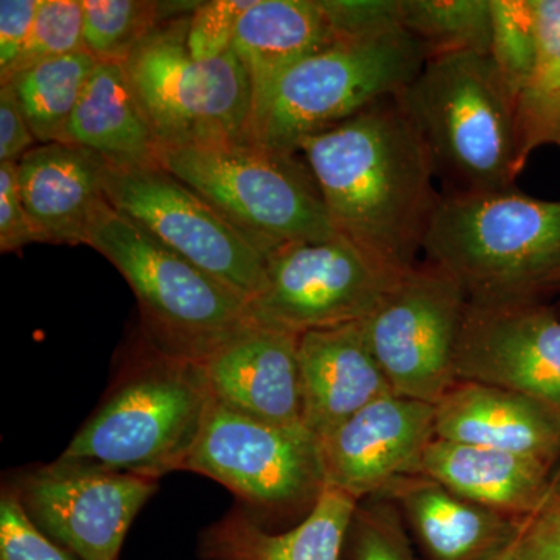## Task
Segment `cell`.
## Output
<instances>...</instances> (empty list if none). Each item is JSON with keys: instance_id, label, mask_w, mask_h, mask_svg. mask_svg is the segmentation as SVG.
Returning <instances> with one entry per match:
<instances>
[{"instance_id": "cell-1", "label": "cell", "mask_w": 560, "mask_h": 560, "mask_svg": "<svg viewBox=\"0 0 560 560\" xmlns=\"http://www.w3.org/2000/svg\"><path fill=\"white\" fill-rule=\"evenodd\" d=\"M338 234L393 270L418 265L441 195L425 145L397 97L301 143Z\"/></svg>"}, {"instance_id": "cell-2", "label": "cell", "mask_w": 560, "mask_h": 560, "mask_svg": "<svg viewBox=\"0 0 560 560\" xmlns=\"http://www.w3.org/2000/svg\"><path fill=\"white\" fill-rule=\"evenodd\" d=\"M422 253L469 304L536 302L560 282V201L515 189L441 195Z\"/></svg>"}, {"instance_id": "cell-3", "label": "cell", "mask_w": 560, "mask_h": 560, "mask_svg": "<svg viewBox=\"0 0 560 560\" xmlns=\"http://www.w3.org/2000/svg\"><path fill=\"white\" fill-rule=\"evenodd\" d=\"M397 101L447 194L514 189L515 101L490 55L431 57Z\"/></svg>"}, {"instance_id": "cell-4", "label": "cell", "mask_w": 560, "mask_h": 560, "mask_svg": "<svg viewBox=\"0 0 560 560\" xmlns=\"http://www.w3.org/2000/svg\"><path fill=\"white\" fill-rule=\"evenodd\" d=\"M213 401L201 363L151 346L55 463L151 480L186 470Z\"/></svg>"}, {"instance_id": "cell-5", "label": "cell", "mask_w": 560, "mask_h": 560, "mask_svg": "<svg viewBox=\"0 0 560 560\" xmlns=\"http://www.w3.org/2000/svg\"><path fill=\"white\" fill-rule=\"evenodd\" d=\"M425 61V49L401 27L337 40L254 97L249 142L300 154L305 139L397 97Z\"/></svg>"}, {"instance_id": "cell-6", "label": "cell", "mask_w": 560, "mask_h": 560, "mask_svg": "<svg viewBox=\"0 0 560 560\" xmlns=\"http://www.w3.org/2000/svg\"><path fill=\"white\" fill-rule=\"evenodd\" d=\"M86 245L127 280L147 341L165 355L202 364L253 324L245 298L106 201L95 213Z\"/></svg>"}, {"instance_id": "cell-7", "label": "cell", "mask_w": 560, "mask_h": 560, "mask_svg": "<svg viewBox=\"0 0 560 560\" xmlns=\"http://www.w3.org/2000/svg\"><path fill=\"white\" fill-rule=\"evenodd\" d=\"M298 156L235 143L162 149L160 162L268 257L291 243L338 235Z\"/></svg>"}, {"instance_id": "cell-8", "label": "cell", "mask_w": 560, "mask_h": 560, "mask_svg": "<svg viewBox=\"0 0 560 560\" xmlns=\"http://www.w3.org/2000/svg\"><path fill=\"white\" fill-rule=\"evenodd\" d=\"M190 14L162 22L124 62L132 91L162 149L250 143L248 69L234 50L195 60L187 49Z\"/></svg>"}, {"instance_id": "cell-9", "label": "cell", "mask_w": 560, "mask_h": 560, "mask_svg": "<svg viewBox=\"0 0 560 560\" xmlns=\"http://www.w3.org/2000/svg\"><path fill=\"white\" fill-rule=\"evenodd\" d=\"M407 272L393 270L341 234L291 243L268 256L267 285L249 302L250 319L298 335L361 323Z\"/></svg>"}, {"instance_id": "cell-10", "label": "cell", "mask_w": 560, "mask_h": 560, "mask_svg": "<svg viewBox=\"0 0 560 560\" xmlns=\"http://www.w3.org/2000/svg\"><path fill=\"white\" fill-rule=\"evenodd\" d=\"M186 470L226 486L250 514H308L326 488L319 441L304 425H271L217 401Z\"/></svg>"}, {"instance_id": "cell-11", "label": "cell", "mask_w": 560, "mask_h": 560, "mask_svg": "<svg viewBox=\"0 0 560 560\" xmlns=\"http://www.w3.org/2000/svg\"><path fill=\"white\" fill-rule=\"evenodd\" d=\"M467 307L463 287L425 260L361 320L364 340L394 394L436 405L455 385L456 348Z\"/></svg>"}, {"instance_id": "cell-12", "label": "cell", "mask_w": 560, "mask_h": 560, "mask_svg": "<svg viewBox=\"0 0 560 560\" xmlns=\"http://www.w3.org/2000/svg\"><path fill=\"white\" fill-rule=\"evenodd\" d=\"M109 206L246 301L267 285L268 257L164 167L106 168Z\"/></svg>"}, {"instance_id": "cell-13", "label": "cell", "mask_w": 560, "mask_h": 560, "mask_svg": "<svg viewBox=\"0 0 560 560\" xmlns=\"http://www.w3.org/2000/svg\"><path fill=\"white\" fill-rule=\"evenodd\" d=\"M22 504L51 540L81 560H119L132 522L158 480L114 471L49 466L22 480Z\"/></svg>"}, {"instance_id": "cell-14", "label": "cell", "mask_w": 560, "mask_h": 560, "mask_svg": "<svg viewBox=\"0 0 560 560\" xmlns=\"http://www.w3.org/2000/svg\"><path fill=\"white\" fill-rule=\"evenodd\" d=\"M455 375L514 390L560 415V319L536 302L469 304Z\"/></svg>"}, {"instance_id": "cell-15", "label": "cell", "mask_w": 560, "mask_h": 560, "mask_svg": "<svg viewBox=\"0 0 560 560\" xmlns=\"http://www.w3.org/2000/svg\"><path fill=\"white\" fill-rule=\"evenodd\" d=\"M433 440L434 405L389 394L319 441L326 486L370 499L411 475Z\"/></svg>"}, {"instance_id": "cell-16", "label": "cell", "mask_w": 560, "mask_h": 560, "mask_svg": "<svg viewBox=\"0 0 560 560\" xmlns=\"http://www.w3.org/2000/svg\"><path fill=\"white\" fill-rule=\"evenodd\" d=\"M202 366L217 404L271 425H302L300 335L253 323Z\"/></svg>"}, {"instance_id": "cell-17", "label": "cell", "mask_w": 560, "mask_h": 560, "mask_svg": "<svg viewBox=\"0 0 560 560\" xmlns=\"http://www.w3.org/2000/svg\"><path fill=\"white\" fill-rule=\"evenodd\" d=\"M434 438L512 453L555 467L560 415L523 394L458 381L434 405Z\"/></svg>"}, {"instance_id": "cell-18", "label": "cell", "mask_w": 560, "mask_h": 560, "mask_svg": "<svg viewBox=\"0 0 560 560\" xmlns=\"http://www.w3.org/2000/svg\"><path fill=\"white\" fill-rule=\"evenodd\" d=\"M377 495L396 504L423 560H495L528 518L489 510L423 475L397 478Z\"/></svg>"}, {"instance_id": "cell-19", "label": "cell", "mask_w": 560, "mask_h": 560, "mask_svg": "<svg viewBox=\"0 0 560 560\" xmlns=\"http://www.w3.org/2000/svg\"><path fill=\"white\" fill-rule=\"evenodd\" d=\"M302 425L320 441L393 393L360 323L300 335Z\"/></svg>"}, {"instance_id": "cell-20", "label": "cell", "mask_w": 560, "mask_h": 560, "mask_svg": "<svg viewBox=\"0 0 560 560\" xmlns=\"http://www.w3.org/2000/svg\"><path fill=\"white\" fill-rule=\"evenodd\" d=\"M108 164L75 143H39L18 162V186L46 243L86 245Z\"/></svg>"}, {"instance_id": "cell-21", "label": "cell", "mask_w": 560, "mask_h": 560, "mask_svg": "<svg viewBox=\"0 0 560 560\" xmlns=\"http://www.w3.org/2000/svg\"><path fill=\"white\" fill-rule=\"evenodd\" d=\"M359 500L326 486L293 528L271 533L248 510L235 508L200 539L205 560H342Z\"/></svg>"}, {"instance_id": "cell-22", "label": "cell", "mask_w": 560, "mask_h": 560, "mask_svg": "<svg viewBox=\"0 0 560 560\" xmlns=\"http://www.w3.org/2000/svg\"><path fill=\"white\" fill-rule=\"evenodd\" d=\"M411 475L431 478L489 510L526 518L544 503L555 474L540 460L434 438Z\"/></svg>"}, {"instance_id": "cell-23", "label": "cell", "mask_w": 560, "mask_h": 560, "mask_svg": "<svg viewBox=\"0 0 560 560\" xmlns=\"http://www.w3.org/2000/svg\"><path fill=\"white\" fill-rule=\"evenodd\" d=\"M66 143L101 156L109 167H162L161 143L132 91L127 70L97 62L73 110Z\"/></svg>"}, {"instance_id": "cell-24", "label": "cell", "mask_w": 560, "mask_h": 560, "mask_svg": "<svg viewBox=\"0 0 560 560\" xmlns=\"http://www.w3.org/2000/svg\"><path fill=\"white\" fill-rule=\"evenodd\" d=\"M324 0H254L235 32V51L254 97L291 66L340 40Z\"/></svg>"}, {"instance_id": "cell-25", "label": "cell", "mask_w": 560, "mask_h": 560, "mask_svg": "<svg viewBox=\"0 0 560 560\" xmlns=\"http://www.w3.org/2000/svg\"><path fill=\"white\" fill-rule=\"evenodd\" d=\"M537 57L515 98L517 172L540 147L560 149V0H536Z\"/></svg>"}, {"instance_id": "cell-26", "label": "cell", "mask_w": 560, "mask_h": 560, "mask_svg": "<svg viewBox=\"0 0 560 560\" xmlns=\"http://www.w3.org/2000/svg\"><path fill=\"white\" fill-rule=\"evenodd\" d=\"M97 62L86 50L73 51L22 69L2 83L13 88L38 143L66 142L73 110Z\"/></svg>"}, {"instance_id": "cell-27", "label": "cell", "mask_w": 560, "mask_h": 560, "mask_svg": "<svg viewBox=\"0 0 560 560\" xmlns=\"http://www.w3.org/2000/svg\"><path fill=\"white\" fill-rule=\"evenodd\" d=\"M400 25L427 51L489 55L490 0H399Z\"/></svg>"}, {"instance_id": "cell-28", "label": "cell", "mask_w": 560, "mask_h": 560, "mask_svg": "<svg viewBox=\"0 0 560 560\" xmlns=\"http://www.w3.org/2000/svg\"><path fill=\"white\" fill-rule=\"evenodd\" d=\"M172 3L149 0H83V49L98 62L124 65L162 22Z\"/></svg>"}, {"instance_id": "cell-29", "label": "cell", "mask_w": 560, "mask_h": 560, "mask_svg": "<svg viewBox=\"0 0 560 560\" xmlns=\"http://www.w3.org/2000/svg\"><path fill=\"white\" fill-rule=\"evenodd\" d=\"M490 18L489 55L515 101L536 62V0H490Z\"/></svg>"}, {"instance_id": "cell-30", "label": "cell", "mask_w": 560, "mask_h": 560, "mask_svg": "<svg viewBox=\"0 0 560 560\" xmlns=\"http://www.w3.org/2000/svg\"><path fill=\"white\" fill-rule=\"evenodd\" d=\"M342 560H423L412 547L396 504L385 497L361 500L346 536Z\"/></svg>"}, {"instance_id": "cell-31", "label": "cell", "mask_w": 560, "mask_h": 560, "mask_svg": "<svg viewBox=\"0 0 560 560\" xmlns=\"http://www.w3.org/2000/svg\"><path fill=\"white\" fill-rule=\"evenodd\" d=\"M83 20V0H39L31 38L10 77L38 62L84 50Z\"/></svg>"}, {"instance_id": "cell-32", "label": "cell", "mask_w": 560, "mask_h": 560, "mask_svg": "<svg viewBox=\"0 0 560 560\" xmlns=\"http://www.w3.org/2000/svg\"><path fill=\"white\" fill-rule=\"evenodd\" d=\"M0 560H75L28 517L18 490L0 500Z\"/></svg>"}, {"instance_id": "cell-33", "label": "cell", "mask_w": 560, "mask_h": 560, "mask_svg": "<svg viewBox=\"0 0 560 560\" xmlns=\"http://www.w3.org/2000/svg\"><path fill=\"white\" fill-rule=\"evenodd\" d=\"M254 0H209L198 2L189 16L187 49L195 60L219 58L232 50L235 32Z\"/></svg>"}, {"instance_id": "cell-34", "label": "cell", "mask_w": 560, "mask_h": 560, "mask_svg": "<svg viewBox=\"0 0 560 560\" xmlns=\"http://www.w3.org/2000/svg\"><path fill=\"white\" fill-rule=\"evenodd\" d=\"M31 243H46V238L22 202L16 162H5L0 164V250L16 253Z\"/></svg>"}, {"instance_id": "cell-35", "label": "cell", "mask_w": 560, "mask_h": 560, "mask_svg": "<svg viewBox=\"0 0 560 560\" xmlns=\"http://www.w3.org/2000/svg\"><path fill=\"white\" fill-rule=\"evenodd\" d=\"M518 560H560V466L544 503L526 522Z\"/></svg>"}, {"instance_id": "cell-36", "label": "cell", "mask_w": 560, "mask_h": 560, "mask_svg": "<svg viewBox=\"0 0 560 560\" xmlns=\"http://www.w3.org/2000/svg\"><path fill=\"white\" fill-rule=\"evenodd\" d=\"M38 7L39 0H0V83L27 46Z\"/></svg>"}, {"instance_id": "cell-37", "label": "cell", "mask_w": 560, "mask_h": 560, "mask_svg": "<svg viewBox=\"0 0 560 560\" xmlns=\"http://www.w3.org/2000/svg\"><path fill=\"white\" fill-rule=\"evenodd\" d=\"M35 136L10 84H0V164L20 162L35 149Z\"/></svg>"}, {"instance_id": "cell-38", "label": "cell", "mask_w": 560, "mask_h": 560, "mask_svg": "<svg viewBox=\"0 0 560 560\" xmlns=\"http://www.w3.org/2000/svg\"><path fill=\"white\" fill-rule=\"evenodd\" d=\"M526 522H528V518H526ZM525 526H523L522 533L518 534L517 539L512 541L510 547H508L506 550L501 552L499 558H497L495 560H518V552H521V545L523 539V533H525Z\"/></svg>"}]
</instances>
